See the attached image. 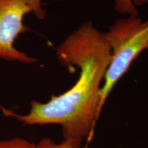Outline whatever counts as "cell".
Listing matches in <instances>:
<instances>
[{"instance_id": "5", "label": "cell", "mask_w": 148, "mask_h": 148, "mask_svg": "<svg viewBox=\"0 0 148 148\" xmlns=\"http://www.w3.org/2000/svg\"><path fill=\"white\" fill-rule=\"evenodd\" d=\"M148 3V0H114V9L120 14L130 16H138V10L135 5H143Z\"/></svg>"}, {"instance_id": "1", "label": "cell", "mask_w": 148, "mask_h": 148, "mask_svg": "<svg viewBox=\"0 0 148 148\" xmlns=\"http://www.w3.org/2000/svg\"><path fill=\"white\" fill-rule=\"evenodd\" d=\"M56 53L69 69L78 67V79L71 88L60 95H52L46 103L32 101L26 114L1 108L5 115L14 116L24 125H60L64 138H87L88 144L102 110L101 84L111 60L110 48L103 33L91 22H86L56 48Z\"/></svg>"}, {"instance_id": "6", "label": "cell", "mask_w": 148, "mask_h": 148, "mask_svg": "<svg viewBox=\"0 0 148 148\" xmlns=\"http://www.w3.org/2000/svg\"><path fill=\"white\" fill-rule=\"evenodd\" d=\"M36 145L21 137L0 140V148H35Z\"/></svg>"}, {"instance_id": "2", "label": "cell", "mask_w": 148, "mask_h": 148, "mask_svg": "<svg viewBox=\"0 0 148 148\" xmlns=\"http://www.w3.org/2000/svg\"><path fill=\"white\" fill-rule=\"evenodd\" d=\"M112 57L100 91L102 109L114 85L123 76L140 53L148 49V19L138 16L119 18L103 33Z\"/></svg>"}, {"instance_id": "7", "label": "cell", "mask_w": 148, "mask_h": 148, "mask_svg": "<svg viewBox=\"0 0 148 148\" xmlns=\"http://www.w3.org/2000/svg\"><path fill=\"white\" fill-rule=\"evenodd\" d=\"M24 2L28 5L32 12L40 19H43L46 16V12L42 8V0H23Z\"/></svg>"}, {"instance_id": "4", "label": "cell", "mask_w": 148, "mask_h": 148, "mask_svg": "<svg viewBox=\"0 0 148 148\" xmlns=\"http://www.w3.org/2000/svg\"><path fill=\"white\" fill-rule=\"evenodd\" d=\"M82 139L77 138H64L60 143H56L50 138H42L35 148H81Z\"/></svg>"}, {"instance_id": "3", "label": "cell", "mask_w": 148, "mask_h": 148, "mask_svg": "<svg viewBox=\"0 0 148 148\" xmlns=\"http://www.w3.org/2000/svg\"><path fill=\"white\" fill-rule=\"evenodd\" d=\"M29 12L31 9L23 0H0V59L24 63L36 61L14 46L18 35L28 29L23 18Z\"/></svg>"}]
</instances>
